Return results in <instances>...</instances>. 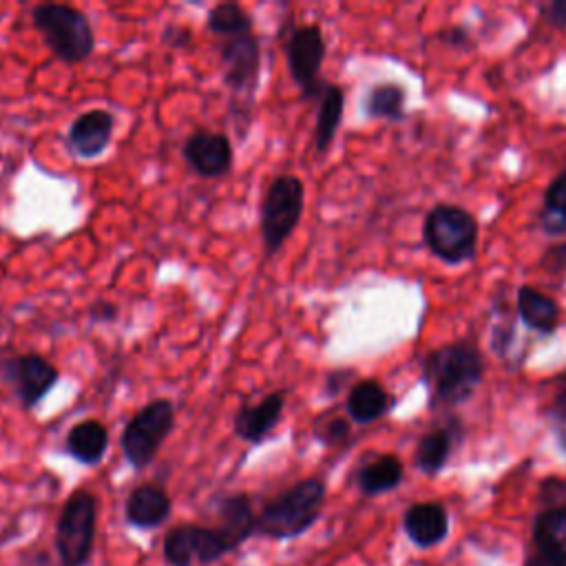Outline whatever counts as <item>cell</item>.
<instances>
[{"instance_id":"6da1fadb","label":"cell","mask_w":566,"mask_h":566,"mask_svg":"<svg viewBox=\"0 0 566 566\" xmlns=\"http://www.w3.org/2000/svg\"><path fill=\"white\" fill-rule=\"evenodd\" d=\"M326 485L306 478L270 500L257 516V533L272 540H293L304 535L321 516Z\"/></svg>"},{"instance_id":"7a4b0ae2","label":"cell","mask_w":566,"mask_h":566,"mask_svg":"<svg viewBox=\"0 0 566 566\" xmlns=\"http://www.w3.org/2000/svg\"><path fill=\"white\" fill-rule=\"evenodd\" d=\"M485 374L483 354L469 343H450L434 350L424 361V383L443 405L469 400Z\"/></svg>"},{"instance_id":"3957f363","label":"cell","mask_w":566,"mask_h":566,"mask_svg":"<svg viewBox=\"0 0 566 566\" xmlns=\"http://www.w3.org/2000/svg\"><path fill=\"white\" fill-rule=\"evenodd\" d=\"M32 21L52 54L65 65H80L95 49L93 27L87 14L71 5H36L32 12Z\"/></svg>"},{"instance_id":"277c9868","label":"cell","mask_w":566,"mask_h":566,"mask_svg":"<svg viewBox=\"0 0 566 566\" xmlns=\"http://www.w3.org/2000/svg\"><path fill=\"white\" fill-rule=\"evenodd\" d=\"M306 211V186L297 176H276L261 200L259 230L268 254H276L297 230Z\"/></svg>"},{"instance_id":"5b68a950","label":"cell","mask_w":566,"mask_h":566,"mask_svg":"<svg viewBox=\"0 0 566 566\" xmlns=\"http://www.w3.org/2000/svg\"><path fill=\"white\" fill-rule=\"evenodd\" d=\"M176 428V405L171 398H156L135 411L124 424L120 448L133 469H147Z\"/></svg>"},{"instance_id":"8992f818","label":"cell","mask_w":566,"mask_h":566,"mask_svg":"<svg viewBox=\"0 0 566 566\" xmlns=\"http://www.w3.org/2000/svg\"><path fill=\"white\" fill-rule=\"evenodd\" d=\"M98 524V498L89 489H76L58 518L56 524V548L63 566H84Z\"/></svg>"},{"instance_id":"52a82bcc","label":"cell","mask_w":566,"mask_h":566,"mask_svg":"<svg viewBox=\"0 0 566 566\" xmlns=\"http://www.w3.org/2000/svg\"><path fill=\"white\" fill-rule=\"evenodd\" d=\"M424 241L448 263L474 259L478 246V224L472 213L459 206H437L424 219Z\"/></svg>"},{"instance_id":"ba28073f","label":"cell","mask_w":566,"mask_h":566,"mask_svg":"<svg viewBox=\"0 0 566 566\" xmlns=\"http://www.w3.org/2000/svg\"><path fill=\"white\" fill-rule=\"evenodd\" d=\"M0 378L25 409H34L60 381L58 367L41 354L0 356Z\"/></svg>"},{"instance_id":"9c48e42d","label":"cell","mask_w":566,"mask_h":566,"mask_svg":"<svg viewBox=\"0 0 566 566\" xmlns=\"http://www.w3.org/2000/svg\"><path fill=\"white\" fill-rule=\"evenodd\" d=\"M286 60L293 80L302 89L306 100H317L324 80L319 78V71L326 60V38L317 25H302L293 27L286 36Z\"/></svg>"},{"instance_id":"30bf717a","label":"cell","mask_w":566,"mask_h":566,"mask_svg":"<svg viewBox=\"0 0 566 566\" xmlns=\"http://www.w3.org/2000/svg\"><path fill=\"white\" fill-rule=\"evenodd\" d=\"M219 63H222V78L224 84L230 89L244 106H248L259 87V71H261V43L254 34L226 38L219 47Z\"/></svg>"},{"instance_id":"8fae6325","label":"cell","mask_w":566,"mask_h":566,"mask_svg":"<svg viewBox=\"0 0 566 566\" xmlns=\"http://www.w3.org/2000/svg\"><path fill=\"white\" fill-rule=\"evenodd\" d=\"M165 559L171 566H191L193 559L202 564H213L228 553L226 542L217 529L200 524H180L171 529L165 537Z\"/></svg>"},{"instance_id":"7c38bea8","label":"cell","mask_w":566,"mask_h":566,"mask_svg":"<svg viewBox=\"0 0 566 566\" xmlns=\"http://www.w3.org/2000/svg\"><path fill=\"white\" fill-rule=\"evenodd\" d=\"M182 156L186 165L193 169V173H197L204 180L228 176L235 162L230 137L226 133L206 128H200L186 137Z\"/></svg>"},{"instance_id":"4fadbf2b","label":"cell","mask_w":566,"mask_h":566,"mask_svg":"<svg viewBox=\"0 0 566 566\" xmlns=\"http://www.w3.org/2000/svg\"><path fill=\"white\" fill-rule=\"evenodd\" d=\"M113 131H115L113 113L106 109H93L73 120L67 133V145L76 158L95 160L109 149Z\"/></svg>"},{"instance_id":"5bb4252c","label":"cell","mask_w":566,"mask_h":566,"mask_svg":"<svg viewBox=\"0 0 566 566\" xmlns=\"http://www.w3.org/2000/svg\"><path fill=\"white\" fill-rule=\"evenodd\" d=\"M283 407H286V394L283 392H270L257 405L241 407L233 420L235 437L250 445L263 443L279 424Z\"/></svg>"},{"instance_id":"9a60e30c","label":"cell","mask_w":566,"mask_h":566,"mask_svg":"<svg viewBox=\"0 0 566 566\" xmlns=\"http://www.w3.org/2000/svg\"><path fill=\"white\" fill-rule=\"evenodd\" d=\"M173 511V502L162 487L139 485L135 487L124 507L126 522L135 529H158L162 527Z\"/></svg>"},{"instance_id":"2e32d148","label":"cell","mask_w":566,"mask_h":566,"mask_svg":"<svg viewBox=\"0 0 566 566\" xmlns=\"http://www.w3.org/2000/svg\"><path fill=\"white\" fill-rule=\"evenodd\" d=\"M217 513H219V527L215 529L226 542L228 553L239 548L252 533H257V516L246 494H230L222 498Z\"/></svg>"},{"instance_id":"e0dca14e","label":"cell","mask_w":566,"mask_h":566,"mask_svg":"<svg viewBox=\"0 0 566 566\" xmlns=\"http://www.w3.org/2000/svg\"><path fill=\"white\" fill-rule=\"evenodd\" d=\"M405 533L418 546H437L450 533L448 509L439 502H418L405 513Z\"/></svg>"},{"instance_id":"ac0fdd59","label":"cell","mask_w":566,"mask_h":566,"mask_svg":"<svg viewBox=\"0 0 566 566\" xmlns=\"http://www.w3.org/2000/svg\"><path fill=\"white\" fill-rule=\"evenodd\" d=\"M65 450L80 465H100L109 450V430L104 428V422L95 418L80 420L69 430Z\"/></svg>"},{"instance_id":"d6986e66","label":"cell","mask_w":566,"mask_h":566,"mask_svg":"<svg viewBox=\"0 0 566 566\" xmlns=\"http://www.w3.org/2000/svg\"><path fill=\"white\" fill-rule=\"evenodd\" d=\"M346 409L354 422L367 424L378 420L392 409V396L385 392V387L378 381L365 378L352 385L346 400Z\"/></svg>"},{"instance_id":"ffe728a7","label":"cell","mask_w":566,"mask_h":566,"mask_svg":"<svg viewBox=\"0 0 566 566\" xmlns=\"http://www.w3.org/2000/svg\"><path fill=\"white\" fill-rule=\"evenodd\" d=\"M317 100H319V111H317V126H315V147L319 154H326L341 126L346 95L341 87L326 82Z\"/></svg>"},{"instance_id":"44dd1931","label":"cell","mask_w":566,"mask_h":566,"mask_svg":"<svg viewBox=\"0 0 566 566\" xmlns=\"http://www.w3.org/2000/svg\"><path fill=\"white\" fill-rule=\"evenodd\" d=\"M533 544L542 553L566 559V507H546L535 516Z\"/></svg>"},{"instance_id":"7402d4cb","label":"cell","mask_w":566,"mask_h":566,"mask_svg":"<svg viewBox=\"0 0 566 566\" xmlns=\"http://www.w3.org/2000/svg\"><path fill=\"white\" fill-rule=\"evenodd\" d=\"M518 313L531 330L542 332V335L555 332V328L559 324L557 304L551 297H546L540 291H533L529 286L518 291Z\"/></svg>"},{"instance_id":"603a6c76","label":"cell","mask_w":566,"mask_h":566,"mask_svg":"<svg viewBox=\"0 0 566 566\" xmlns=\"http://www.w3.org/2000/svg\"><path fill=\"white\" fill-rule=\"evenodd\" d=\"M403 480V463L396 456H378L356 474V485L365 496H381L396 489Z\"/></svg>"},{"instance_id":"cb8c5ba5","label":"cell","mask_w":566,"mask_h":566,"mask_svg":"<svg viewBox=\"0 0 566 566\" xmlns=\"http://www.w3.org/2000/svg\"><path fill=\"white\" fill-rule=\"evenodd\" d=\"M454 445V437L450 430H434L430 434H424L416 448V467L428 474L437 476L450 461Z\"/></svg>"},{"instance_id":"d4e9b609","label":"cell","mask_w":566,"mask_h":566,"mask_svg":"<svg viewBox=\"0 0 566 566\" xmlns=\"http://www.w3.org/2000/svg\"><path fill=\"white\" fill-rule=\"evenodd\" d=\"M206 27L211 34L215 36H224L226 38H235V36H246L252 34V19L250 14L237 5V3H219L208 12L206 19Z\"/></svg>"},{"instance_id":"484cf974","label":"cell","mask_w":566,"mask_h":566,"mask_svg":"<svg viewBox=\"0 0 566 566\" xmlns=\"http://www.w3.org/2000/svg\"><path fill=\"white\" fill-rule=\"evenodd\" d=\"M365 113L374 120H403L405 117V91L398 84H376L365 95Z\"/></svg>"},{"instance_id":"4316f807","label":"cell","mask_w":566,"mask_h":566,"mask_svg":"<svg viewBox=\"0 0 566 566\" xmlns=\"http://www.w3.org/2000/svg\"><path fill=\"white\" fill-rule=\"evenodd\" d=\"M542 230L548 235H564L566 233V171L553 180L544 195V208L540 215Z\"/></svg>"},{"instance_id":"83f0119b","label":"cell","mask_w":566,"mask_h":566,"mask_svg":"<svg viewBox=\"0 0 566 566\" xmlns=\"http://www.w3.org/2000/svg\"><path fill=\"white\" fill-rule=\"evenodd\" d=\"M352 424L348 418L341 416H330L324 420H317L315 424V437L324 443V445H341L350 439Z\"/></svg>"},{"instance_id":"f1b7e54d","label":"cell","mask_w":566,"mask_h":566,"mask_svg":"<svg viewBox=\"0 0 566 566\" xmlns=\"http://www.w3.org/2000/svg\"><path fill=\"white\" fill-rule=\"evenodd\" d=\"M117 306L111 304V302H95L91 308H89V319L93 324H115L117 321Z\"/></svg>"},{"instance_id":"f546056e","label":"cell","mask_w":566,"mask_h":566,"mask_svg":"<svg viewBox=\"0 0 566 566\" xmlns=\"http://www.w3.org/2000/svg\"><path fill=\"white\" fill-rule=\"evenodd\" d=\"M162 41L171 47V49H184V47H189L191 45V41H193V34H191V30H186V27H180V25H169L167 30H165V36H162Z\"/></svg>"},{"instance_id":"4dcf8cb0","label":"cell","mask_w":566,"mask_h":566,"mask_svg":"<svg viewBox=\"0 0 566 566\" xmlns=\"http://www.w3.org/2000/svg\"><path fill=\"white\" fill-rule=\"evenodd\" d=\"M542 263H544V268H548L551 272L564 270V268H566V244L551 248V250L544 254Z\"/></svg>"},{"instance_id":"1f68e13d","label":"cell","mask_w":566,"mask_h":566,"mask_svg":"<svg viewBox=\"0 0 566 566\" xmlns=\"http://www.w3.org/2000/svg\"><path fill=\"white\" fill-rule=\"evenodd\" d=\"M546 21L557 27V30H564L566 27V0H555V3H551L546 10Z\"/></svg>"},{"instance_id":"d6a6232c","label":"cell","mask_w":566,"mask_h":566,"mask_svg":"<svg viewBox=\"0 0 566 566\" xmlns=\"http://www.w3.org/2000/svg\"><path fill=\"white\" fill-rule=\"evenodd\" d=\"M524 566H566V559L555 557V555H548V553H542V551L535 548V551L527 557Z\"/></svg>"},{"instance_id":"836d02e7","label":"cell","mask_w":566,"mask_h":566,"mask_svg":"<svg viewBox=\"0 0 566 566\" xmlns=\"http://www.w3.org/2000/svg\"><path fill=\"white\" fill-rule=\"evenodd\" d=\"M551 420H553V430H555V437H557L562 450H566V411L551 416Z\"/></svg>"},{"instance_id":"e575fe53","label":"cell","mask_w":566,"mask_h":566,"mask_svg":"<svg viewBox=\"0 0 566 566\" xmlns=\"http://www.w3.org/2000/svg\"><path fill=\"white\" fill-rule=\"evenodd\" d=\"M348 378H350V372H343V370L332 372V374L328 376V392H330V394H339L341 387H343V383H346Z\"/></svg>"},{"instance_id":"d590c367","label":"cell","mask_w":566,"mask_h":566,"mask_svg":"<svg viewBox=\"0 0 566 566\" xmlns=\"http://www.w3.org/2000/svg\"><path fill=\"white\" fill-rule=\"evenodd\" d=\"M441 38L448 41V43H452V45H456V47L467 45V32H465V30H459V27H456V30H450V32H443Z\"/></svg>"},{"instance_id":"8d00e7d4","label":"cell","mask_w":566,"mask_h":566,"mask_svg":"<svg viewBox=\"0 0 566 566\" xmlns=\"http://www.w3.org/2000/svg\"><path fill=\"white\" fill-rule=\"evenodd\" d=\"M30 566H41V564H30Z\"/></svg>"}]
</instances>
